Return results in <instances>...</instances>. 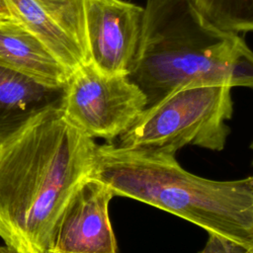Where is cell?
I'll list each match as a JSON object with an SVG mask.
<instances>
[{
    "label": "cell",
    "instance_id": "1",
    "mask_svg": "<svg viewBox=\"0 0 253 253\" xmlns=\"http://www.w3.org/2000/svg\"><path fill=\"white\" fill-rule=\"evenodd\" d=\"M94 139L61 106L47 108L0 139V237L21 253H48L54 227L91 176Z\"/></svg>",
    "mask_w": 253,
    "mask_h": 253
},
{
    "label": "cell",
    "instance_id": "2",
    "mask_svg": "<svg viewBox=\"0 0 253 253\" xmlns=\"http://www.w3.org/2000/svg\"><path fill=\"white\" fill-rule=\"evenodd\" d=\"M149 107L181 88H253V51L212 24L193 0H148L139 50L127 74Z\"/></svg>",
    "mask_w": 253,
    "mask_h": 253
},
{
    "label": "cell",
    "instance_id": "3",
    "mask_svg": "<svg viewBox=\"0 0 253 253\" xmlns=\"http://www.w3.org/2000/svg\"><path fill=\"white\" fill-rule=\"evenodd\" d=\"M91 177L126 197L173 213L253 250V176L206 179L185 170L174 155L97 145Z\"/></svg>",
    "mask_w": 253,
    "mask_h": 253
},
{
    "label": "cell",
    "instance_id": "4",
    "mask_svg": "<svg viewBox=\"0 0 253 253\" xmlns=\"http://www.w3.org/2000/svg\"><path fill=\"white\" fill-rule=\"evenodd\" d=\"M231 88L200 85L181 88L146 107L116 140L129 150L176 155L186 145L219 151L229 133Z\"/></svg>",
    "mask_w": 253,
    "mask_h": 253
},
{
    "label": "cell",
    "instance_id": "5",
    "mask_svg": "<svg viewBox=\"0 0 253 253\" xmlns=\"http://www.w3.org/2000/svg\"><path fill=\"white\" fill-rule=\"evenodd\" d=\"M146 105L144 94L127 75L107 74L88 62L71 73L61 110L65 119L87 136L112 142Z\"/></svg>",
    "mask_w": 253,
    "mask_h": 253
},
{
    "label": "cell",
    "instance_id": "6",
    "mask_svg": "<svg viewBox=\"0 0 253 253\" xmlns=\"http://www.w3.org/2000/svg\"><path fill=\"white\" fill-rule=\"evenodd\" d=\"M90 62L107 74L127 75L139 50L144 8L124 0H85Z\"/></svg>",
    "mask_w": 253,
    "mask_h": 253
},
{
    "label": "cell",
    "instance_id": "7",
    "mask_svg": "<svg viewBox=\"0 0 253 253\" xmlns=\"http://www.w3.org/2000/svg\"><path fill=\"white\" fill-rule=\"evenodd\" d=\"M114 197L104 182L91 176L84 179L54 227L48 253H118L109 217Z\"/></svg>",
    "mask_w": 253,
    "mask_h": 253
},
{
    "label": "cell",
    "instance_id": "8",
    "mask_svg": "<svg viewBox=\"0 0 253 253\" xmlns=\"http://www.w3.org/2000/svg\"><path fill=\"white\" fill-rule=\"evenodd\" d=\"M0 66L54 87L65 86L71 75L49 49L16 20L0 22Z\"/></svg>",
    "mask_w": 253,
    "mask_h": 253
},
{
    "label": "cell",
    "instance_id": "9",
    "mask_svg": "<svg viewBox=\"0 0 253 253\" xmlns=\"http://www.w3.org/2000/svg\"><path fill=\"white\" fill-rule=\"evenodd\" d=\"M65 86L45 85L19 71L0 66V139L34 115L61 106Z\"/></svg>",
    "mask_w": 253,
    "mask_h": 253
},
{
    "label": "cell",
    "instance_id": "10",
    "mask_svg": "<svg viewBox=\"0 0 253 253\" xmlns=\"http://www.w3.org/2000/svg\"><path fill=\"white\" fill-rule=\"evenodd\" d=\"M13 18L36 36L71 73L90 62L89 54L36 0H6Z\"/></svg>",
    "mask_w": 253,
    "mask_h": 253
},
{
    "label": "cell",
    "instance_id": "11",
    "mask_svg": "<svg viewBox=\"0 0 253 253\" xmlns=\"http://www.w3.org/2000/svg\"><path fill=\"white\" fill-rule=\"evenodd\" d=\"M215 26L232 33L253 32V0H193Z\"/></svg>",
    "mask_w": 253,
    "mask_h": 253
},
{
    "label": "cell",
    "instance_id": "12",
    "mask_svg": "<svg viewBox=\"0 0 253 253\" xmlns=\"http://www.w3.org/2000/svg\"><path fill=\"white\" fill-rule=\"evenodd\" d=\"M36 2L89 54L85 0H36Z\"/></svg>",
    "mask_w": 253,
    "mask_h": 253
},
{
    "label": "cell",
    "instance_id": "13",
    "mask_svg": "<svg viewBox=\"0 0 253 253\" xmlns=\"http://www.w3.org/2000/svg\"><path fill=\"white\" fill-rule=\"evenodd\" d=\"M200 253H253V250L222 236L210 234L204 249Z\"/></svg>",
    "mask_w": 253,
    "mask_h": 253
},
{
    "label": "cell",
    "instance_id": "14",
    "mask_svg": "<svg viewBox=\"0 0 253 253\" xmlns=\"http://www.w3.org/2000/svg\"><path fill=\"white\" fill-rule=\"evenodd\" d=\"M15 20L6 3V0H0V22Z\"/></svg>",
    "mask_w": 253,
    "mask_h": 253
},
{
    "label": "cell",
    "instance_id": "15",
    "mask_svg": "<svg viewBox=\"0 0 253 253\" xmlns=\"http://www.w3.org/2000/svg\"><path fill=\"white\" fill-rule=\"evenodd\" d=\"M0 253H21V252L4 244V245H0Z\"/></svg>",
    "mask_w": 253,
    "mask_h": 253
},
{
    "label": "cell",
    "instance_id": "16",
    "mask_svg": "<svg viewBox=\"0 0 253 253\" xmlns=\"http://www.w3.org/2000/svg\"><path fill=\"white\" fill-rule=\"evenodd\" d=\"M251 148L253 149V142H252V144H251Z\"/></svg>",
    "mask_w": 253,
    "mask_h": 253
}]
</instances>
